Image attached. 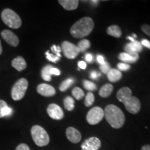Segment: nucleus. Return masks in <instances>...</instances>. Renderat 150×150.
<instances>
[{
    "label": "nucleus",
    "mask_w": 150,
    "mask_h": 150,
    "mask_svg": "<svg viewBox=\"0 0 150 150\" xmlns=\"http://www.w3.org/2000/svg\"><path fill=\"white\" fill-rule=\"evenodd\" d=\"M117 99L125 104L127 110L131 114H136L140 111L141 104L140 100L132 96L131 90L128 87L122 88L117 93Z\"/></svg>",
    "instance_id": "nucleus-1"
},
{
    "label": "nucleus",
    "mask_w": 150,
    "mask_h": 150,
    "mask_svg": "<svg viewBox=\"0 0 150 150\" xmlns=\"http://www.w3.org/2000/svg\"><path fill=\"white\" fill-rule=\"evenodd\" d=\"M104 117L108 124L114 129H120L125 122V116L122 110L113 104L108 105L105 108Z\"/></svg>",
    "instance_id": "nucleus-2"
},
{
    "label": "nucleus",
    "mask_w": 150,
    "mask_h": 150,
    "mask_svg": "<svg viewBox=\"0 0 150 150\" xmlns=\"http://www.w3.org/2000/svg\"><path fill=\"white\" fill-rule=\"evenodd\" d=\"M94 22L91 18L85 17L73 24L70 33L75 38H83L88 36L94 28Z\"/></svg>",
    "instance_id": "nucleus-3"
},
{
    "label": "nucleus",
    "mask_w": 150,
    "mask_h": 150,
    "mask_svg": "<svg viewBox=\"0 0 150 150\" xmlns=\"http://www.w3.org/2000/svg\"><path fill=\"white\" fill-rule=\"evenodd\" d=\"M2 21L6 25L12 29H18L21 27L22 20L20 16L11 9L6 8L1 15Z\"/></svg>",
    "instance_id": "nucleus-4"
},
{
    "label": "nucleus",
    "mask_w": 150,
    "mask_h": 150,
    "mask_svg": "<svg viewBox=\"0 0 150 150\" xmlns=\"http://www.w3.org/2000/svg\"><path fill=\"white\" fill-rule=\"evenodd\" d=\"M31 136L36 145L44 147L50 142V136L44 128L39 125H34L31 130Z\"/></svg>",
    "instance_id": "nucleus-5"
},
{
    "label": "nucleus",
    "mask_w": 150,
    "mask_h": 150,
    "mask_svg": "<svg viewBox=\"0 0 150 150\" xmlns=\"http://www.w3.org/2000/svg\"><path fill=\"white\" fill-rule=\"evenodd\" d=\"M29 83L26 79H20L14 84L11 90V97L13 100L18 101L22 99L25 95Z\"/></svg>",
    "instance_id": "nucleus-6"
},
{
    "label": "nucleus",
    "mask_w": 150,
    "mask_h": 150,
    "mask_svg": "<svg viewBox=\"0 0 150 150\" xmlns=\"http://www.w3.org/2000/svg\"><path fill=\"white\" fill-rule=\"evenodd\" d=\"M104 117V111L102 108L96 106L89 110L86 115V120L90 125H95L100 122Z\"/></svg>",
    "instance_id": "nucleus-7"
},
{
    "label": "nucleus",
    "mask_w": 150,
    "mask_h": 150,
    "mask_svg": "<svg viewBox=\"0 0 150 150\" xmlns=\"http://www.w3.org/2000/svg\"><path fill=\"white\" fill-rule=\"evenodd\" d=\"M61 48L64 56L68 59H75L80 53L78 47L68 41H63Z\"/></svg>",
    "instance_id": "nucleus-8"
},
{
    "label": "nucleus",
    "mask_w": 150,
    "mask_h": 150,
    "mask_svg": "<svg viewBox=\"0 0 150 150\" xmlns=\"http://www.w3.org/2000/svg\"><path fill=\"white\" fill-rule=\"evenodd\" d=\"M47 111L49 116L56 120H60L64 117L63 110L59 105L56 104H51L49 105Z\"/></svg>",
    "instance_id": "nucleus-9"
},
{
    "label": "nucleus",
    "mask_w": 150,
    "mask_h": 150,
    "mask_svg": "<svg viewBox=\"0 0 150 150\" xmlns=\"http://www.w3.org/2000/svg\"><path fill=\"white\" fill-rule=\"evenodd\" d=\"M142 45L140 42L135 40L134 42H131L125 46V53L130 54L131 56L139 57L138 53L142 51Z\"/></svg>",
    "instance_id": "nucleus-10"
},
{
    "label": "nucleus",
    "mask_w": 150,
    "mask_h": 150,
    "mask_svg": "<svg viewBox=\"0 0 150 150\" xmlns=\"http://www.w3.org/2000/svg\"><path fill=\"white\" fill-rule=\"evenodd\" d=\"M101 147V141L96 137L86 139L81 145L82 150H98Z\"/></svg>",
    "instance_id": "nucleus-11"
},
{
    "label": "nucleus",
    "mask_w": 150,
    "mask_h": 150,
    "mask_svg": "<svg viewBox=\"0 0 150 150\" xmlns=\"http://www.w3.org/2000/svg\"><path fill=\"white\" fill-rule=\"evenodd\" d=\"M1 37L8 45L13 47H17L19 45V38L13 32L10 30H4L1 33Z\"/></svg>",
    "instance_id": "nucleus-12"
},
{
    "label": "nucleus",
    "mask_w": 150,
    "mask_h": 150,
    "mask_svg": "<svg viewBox=\"0 0 150 150\" xmlns=\"http://www.w3.org/2000/svg\"><path fill=\"white\" fill-rule=\"evenodd\" d=\"M67 138L72 143H78L81 140V134L77 129L72 127H68L66 129Z\"/></svg>",
    "instance_id": "nucleus-13"
},
{
    "label": "nucleus",
    "mask_w": 150,
    "mask_h": 150,
    "mask_svg": "<svg viewBox=\"0 0 150 150\" xmlns=\"http://www.w3.org/2000/svg\"><path fill=\"white\" fill-rule=\"evenodd\" d=\"M37 92L44 97H52L56 94V90L53 86L46 83H41L38 86Z\"/></svg>",
    "instance_id": "nucleus-14"
},
{
    "label": "nucleus",
    "mask_w": 150,
    "mask_h": 150,
    "mask_svg": "<svg viewBox=\"0 0 150 150\" xmlns=\"http://www.w3.org/2000/svg\"><path fill=\"white\" fill-rule=\"evenodd\" d=\"M59 3L67 11L76 10L79 6L77 0H59Z\"/></svg>",
    "instance_id": "nucleus-15"
},
{
    "label": "nucleus",
    "mask_w": 150,
    "mask_h": 150,
    "mask_svg": "<svg viewBox=\"0 0 150 150\" xmlns=\"http://www.w3.org/2000/svg\"><path fill=\"white\" fill-rule=\"evenodd\" d=\"M11 65L19 72L24 70L27 67V63H26L24 58L22 57V56H18L16 59L13 60Z\"/></svg>",
    "instance_id": "nucleus-16"
},
{
    "label": "nucleus",
    "mask_w": 150,
    "mask_h": 150,
    "mask_svg": "<svg viewBox=\"0 0 150 150\" xmlns=\"http://www.w3.org/2000/svg\"><path fill=\"white\" fill-rule=\"evenodd\" d=\"M122 74V72L117 69H110L107 74L108 79L110 82H116L121 79Z\"/></svg>",
    "instance_id": "nucleus-17"
},
{
    "label": "nucleus",
    "mask_w": 150,
    "mask_h": 150,
    "mask_svg": "<svg viewBox=\"0 0 150 150\" xmlns=\"http://www.w3.org/2000/svg\"><path fill=\"white\" fill-rule=\"evenodd\" d=\"M113 91V86L111 84L107 83L105 84L104 86H103L99 90V94L102 97L104 98H106V97H109L111 95L112 92Z\"/></svg>",
    "instance_id": "nucleus-18"
},
{
    "label": "nucleus",
    "mask_w": 150,
    "mask_h": 150,
    "mask_svg": "<svg viewBox=\"0 0 150 150\" xmlns=\"http://www.w3.org/2000/svg\"><path fill=\"white\" fill-rule=\"evenodd\" d=\"M139 57H136V56H131L130 54L122 52L119 54V59L123 62V63H135L138 61Z\"/></svg>",
    "instance_id": "nucleus-19"
},
{
    "label": "nucleus",
    "mask_w": 150,
    "mask_h": 150,
    "mask_svg": "<svg viewBox=\"0 0 150 150\" xmlns=\"http://www.w3.org/2000/svg\"><path fill=\"white\" fill-rule=\"evenodd\" d=\"M106 32L108 35L115 38H120L122 35V31L117 25H111L108 27Z\"/></svg>",
    "instance_id": "nucleus-20"
},
{
    "label": "nucleus",
    "mask_w": 150,
    "mask_h": 150,
    "mask_svg": "<svg viewBox=\"0 0 150 150\" xmlns=\"http://www.w3.org/2000/svg\"><path fill=\"white\" fill-rule=\"evenodd\" d=\"M52 68V66L50 65H46L45 67H43L42 70V72H41V76H42V78L45 81H50L52 79V75L50 74V70Z\"/></svg>",
    "instance_id": "nucleus-21"
},
{
    "label": "nucleus",
    "mask_w": 150,
    "mask_h": 150,
    "mask_svg": "<svg viewBox=\"0 0 150 150\" xmlns=\"http://www.w3.org/2000/svg\"><path fill=\"white\" fill-rule=\"evenodd\" d=\"M65 108L69 111H72L74 108V101L72 97H66L63 101Z\"/></svg>",
    "instance_id": "nucleus-22"
},
{
    "label": "nucleus",
    "mask_w": 150,
    "mask_h": 150,
    "mask_svg": "<svg viewBox=\"0 0 150 150\" xmlns=\"http://www.w3.org/2000/svg\"><path fill=\"white\" fill-rule=\"evenodd\" d=\"M91 42L88 40L86 39H83V40H81L78 43V48L80 52H86L88 49L91 47Z\"/></svg>",
    "instance_id": "nucleus-23"
},
{
    "label": "nucleus",
    "mask_w": 150,
    "mask_h": 150,
    "mask_svg": "<svg viewBox=\"0 0 150 150\" xmlns=\"http://www.w3.org/2000/svg\"><path fill=\"white\" fill-rule=\"evenodd\" d=\"M74 82V79L73 78H69L65 80L64 81L62 82L59 86V90L61 92H65L67 88L70 87Z\"/></svg>",
    "instance_id": "nucleus-24"
},
{
    "label": "nucleus",
    "mask_w": 150,
    "mask_h": 150,
    "mask_svg": "<svg viewBox=\"0 0 150 150\" xmlns=\"http://www.w3.org/2000/svg\"><path fill=\"white\" fill-rule=\"evenodd\" d=\"M72 95L76 100H81V99H83L84 97V92L83 90L81 89L79 87H75L74 89L72 90Z\"/></svg>",
    "instance_id": "nucleus-25"
},
{
    "label": "nucleus",
    "mask_w": 150,
    "mask_h": 150,
    "mask_svg": "<svg viewBox=\"0 0 150 150\" xmlns=\"http://www.w3.org/2000/svg\"><path fill=\"white\" fill-rule=\"evenodd\" d=\"M94 102H95V96H94L93 93H91V92H89L88 93L87 95H86V98H85V105L87 107H89V106H92Z\"/></svg>",
    "instance_id": "nucleus-26"
},
{
    "label": "nucleus",
    "mask_w": 150,
    "mask_h": 150,
    "mask_svg": "<svg viewBox=\"0 0 150 150\" xmlns=\"http://www.w3.org/2000/svg\"><path fill=\"white\" fill-rule=\"evenodd\" d=\"M83 86L86 90L89 91H94L97 89L96 84L94 83L93 82L91 81H83Z\"/></svg>",
    "instance_id": "nucleus-27"
},
{
    "label": "nucleus",
    "mask_w": 150,
    "mask_h": 150,
    "mask_svg": "<svg viewBox=\"0 0 150 150\" xmlns=\"http://www.w3.org/2000/svg\"><path fill=\"white\" fill-rule=\"evenodd\" d=\"M45 55H46V57H47V60H49L50 61L53 62V63H56V62H57L58 61H59L60 60V58L59 57V56L54 55V54H50L49 51L46 52Z\"/></svg>",
    "instance_id": "nucleus-28"
},
{
    "label": "nucleus",
    "mask_w": 150,
    "mask_h": 150,
    "mask_svg": "<svg viewBox=\"0 0 150 150\" xmlns=\"http://www.w3.org/2000/svg\"><path fill=\"white\" fill-rule=\"evenodd\" d=\"M110 66L109 65V63H107V62H105L103 65H101L99 66V70H100L102 72L104 73V74H108V72H109L110 70Z\"/></svg>",
    "instance_id": "nucleus-29"
},
{
    "label": "nucleus",
    "mask_w": 150,
    "mask_h": 150,
    "mask_svg": "<svg viewBox=\"0 0 150 150\" xmlns=\"http://www.w3.org/2000/svg\"><path fill=\"white\" fill-rule=\"evenodd\" d=\"M117 70L120 71H127L131 68L130 65L125 63H120L117 64Z\"/></svg>",
    "instance_id": "nucleus-30"
},
{
    "label": "nucleus",
    "mask_w": 150,
    "mask_h": 150,
    "mask_svg": "<svg viewBox=\"0 0 150 150\" xmlns=\"http://www.w3.org/2000/svg\"><path fill=\"white\" fill-rule=\"evenodd\" d=\"M51 51L54 54V55L59 56V58L61 57V48L59 46H56L55 45H52L51 47Z\"/></svg>",
    "instance_id": "nucleus-31"
},
{
    "label": "nucleus",
    "mask_w": 150,
    "mask_h": 150,
    "mask_svg": "<svg viewBox=\"0 0 150 150\" xmlns=\"http://www.w3.org/2000/svg\"><path fill=\"white\" fill-rule=\"evenodd\" d=\"M12 108L8 107V106H6L3 108L2 110V112H1V114H2V117H6V116H8V115H10L11 113H12Z\"/></svg>",
    "instance_id": "nucleus-32"
},
{
    "label": "nucleus",
    "mask_w": 150,
    "mask_h": 150,
    "mask_svg": "<svg viewBox=\"0 0 150 150\" xmlns=\"http://www.w3.org/2000/svg\"><path fill=\"white\" fill-rule=\"evenodd\" d=\"M141 30L142 32L145 33L146 35H147L148 36L150 37V26L148 24H142L141 26Z\"/></svg>",
    "instance_id": "nucleus-33"
},
{
    "label": "nucleus",
    "mask_w": 150,
    "mask_h": 150,
    "mask_svg": "<svg viewBox=\"0 0 150 150\" xmlns=\"http://www.w3.org/2000/svg\"><path fill=\"white\" fill-rule=\"evenodd\" d=\"M16 150H31L30 148L29 147V146L24 143H22L20 144L18 147H17Z\"/></svg>",
    "instance_id": "nucleus-34"
},
{
    "label": "nucleus",
    "mask_w": 150,
    "mask_h": 150,
    "mask_svg": "<svg viewBox=\"0 0 150 150\" xmlns=\"http://www.w3.org/2000/svg\"><path fill=\"white\" fill-rule=\"evenodd\" d=\"M50 74L51 75H55V76H59L61 74V71L59 69L55 68V67H52V68L50 70Z\"/></svg>",
    "instance_id": "nucleus-35"
},
{
    "label": "nucleus",
    "mask_w": 150,
    "mask_h": 150,
    "mask_svg": "<svg viewBox=\"0 0 150 150\" xmlns=\"http://www.w3.org/2000/svg\"><path fill=\"white\" fill-rule=\"evenodd\" d=\"M7 106H8V105H7L6 102H4V101H3V100H0V118L3 117L2 114H1V112H2L3 108Z\"/></svg>",
    "instance_id": "nucleus-36"
},
{
    "label": "nucleus",
    "mask_w": 150,
    "mask_h": 150,
    "mask_svg": "<svg viewBox=\"0 0 150 150\" xmlns=\"http://www.w3.org/2000/svg\"><path fill=\"white\" fill-rule=\"evenodd\" d=\"M99 76H100V74L95 70L92 71L91 74H90V77H91L92 79H96Z\"/></svg>",
    "instance_id": "nucleus-37"
},
{
    "label": "nucleus",
    "mask_w": 150,
    "mask_h": 150,
    "mask_svg": "<svg viewBox=\"0 0 150 150\" xmlns=\"http://www.w3.org/2000/svg\"><path fill=\"white\" fill-rule=\"evenodd\" d=\"M97 61L98 62L99 64H100V65H103L105 62H106L104 61V56L102 55H100V54H98V55L97 56Z\"/></svg>",
    "instance_id": "nucleus-38"
},
{
    "label": "nucleus",
    "mask_w": 150,
    "mask_h": 150,
    "mask_svg": "<svg viewBox=\"0 0 150 150\" xmlns=\"http://www.w3.org/2000/svg\"><path fill=\"white\" fill-rule=\"evenodd\" d=\"M140 43H141L142 45L145 46V47H146L149 48L150 50V42L149 40H146V39H143V40L141 41V42H140Z\"/></svg>",
    "instance_id": "nucleus-39"
},
{
    "label": "nucleus",
    "mask_w": 150,
    "mask_h": 150,
    "mask_svg": "<svg viewBox=\"0 0 150 150\" xmlns=\"http://www.w3.org/2000/svg\"><path fill=\"white\" fill-rule=\"evenodd\" d=\"M85 59L86 61L89 62V63H92L93 61V56L91 54H86L85 56Z\"/></svg>",
    "instance_id": "nucleus-40"
},
{
    "label": "nucleus",
    "mask_w": 150,
    "mask_h": 150,
    "mask_svg": "<svg viewBox=\"0 0 150 150\" xmlns=\"http://www.w3.org/2000/svg\"><path fill=\"white\" fill-rule=\"evenodd\" d=\"M78 66L79 68L81 69H83V70H84V69L86 68V66H87V65H86V62L84 61H79L78 63Z\"/></svg>",
    "instance_id": "nucleus-41"
},
{
    "label": "nucleus",
    "mask_w": 150,
    "mask_h": 150,
    "mask_svg": "<svg viewBox=\"0 0 150 150\" xmlns=\"http://www.w3.org/2000/svg\"><path fill=\"white\" fill-rule=\"evenodd\" d=\"M141 150H150V145H144L143 147H142Z\"/></svg>",
    "instance_id": "nucleus-42"
},
{
    "label": "nucleus",
    "mask_w": 150,
    "mask_h": 150,
    "mask_svg": "<svg viewBox=\"0 0 150 150\" xmlns=\"http://www.w3.org/2000/svg\"><path fill=\"white\" fill-rule=\"evenodd\" d=\"M98 2H99V1H91V3L92 4H95V5L97 4H98Z\"/></svg>",
    "instance_id": "nucleus-43"
},
{
    "label": "nucleus",
    "mask_w": 150,
    "mask_h": 150,
    "mask_svg": "<svg viewBox=\"0 0 150 150\" xmlns=\"http://www.w3.org/2000/svg\"><path fill=\"white\" fill-rule=\"evenodd\" d=\"M127 38L129 39V40H130L131 41V42H134V41H135V39L134 38H132V37H130V36H129V37Z\"/></svg>",
    "instance_id": "nucleus-44"
},
{
    "label": "nucleus",
    "mask_w": 150,
    "mask_h": 150,
    "mask_svg": "<svg viewBox=\"0 0 150 150\" xmlns=\"http://www.w3.org/2000/svg\"><path fill=\"white\" fill-rule=\"evenodd\" d=\"M1 52H2V47H1V41H0V55H1Z\"/></svg>",
    "instance_id": "nucleus-45"
},
{
    "label": "nucleus",
    "mask_w": 150,
    "mask_h": 150,
    "mask_svg": "<svg viewBox=\"0 0 150 150\" xmlns=\"http://www.w3.org/2000/svg\"><path fill=\"white\" fill-rule=\"evenodd\" d=\"M136 37H137V35L136 34H133V38H136Z\"/></svg>",
    "instance_id": "nucleus-46"
}]
</instances>
